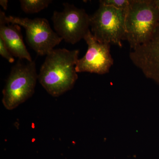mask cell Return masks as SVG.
<instances>
[{
	"mask_svg": "<svg viewBox=\"0 0 159 159\" xmlns=\"http://www.w3.org/2000/svg\"><path fill=\"white\" fill-rule=\"evenodd\" d=\"M79 51L54 49L47 55L38 80L51 96L57 97L70 90L78 78L76 70Z\"/></svg>",
	"mask_w": 159,
	"mask_h": 159,
	"instance_id": "obj_1",
	"label": "cell"
},
{
	"mask_svg": "<svg viewBox=\"0 0 159 159\" xmlns=\"http://www.w3.org/2000/svg\"><path fill=\"white\" fill-rule=\"evenodd\" d=\"M159 24L154 0H130L125 14V40L131 50L149 40Z\"/></svg>",
	"mask_w": 159,
	"mask_h": 159,
	"instance_id": "obj_2",
	"label": "cell"
},
{
	"mask_svg": "<svg viewBox=\"0 0 159 159\" xmlns=\"http://www.w3.org/2000/svg\"><path fill=\"white\" fill-rule=\"evenodd\" d=\"M38 77L35 61L25 64L19 61L11 69L3 90L2 102L5 108L12 110L31 98Z\"/></svg>",
	"mask_w": 159,
	"mask_h": 159,
	"instance_id": "obj_3",
	"label": "cell"
},
{
	"mask_svg": "<svg viewBox=\"0 0 159 159\" xmlns=\"http://www.w3.org/2000/svg\"><path fill=\"white\" fill-rule=\"evenodd\" d=\"M126 10L99 4L90 16L91 31L95 39L99 42L122 47V41L125 40Z\"/></svg>",
	"mask_w": 159,
	"mask_h": 159,
	"instance_id": "obj_4",
	"label": "cell"
},
{
	"mask_svg": "<svg viewBox=\"0 0 159 159\" xmlns=\"http://www.w3.org/2000/svg\"><path fill=\"white\" fill-rule=\"evenodd\" d=\"M6 20L9 23L25 28L29 46L40 56L48 55L63 40L51 29L48 21L45 18L31 19L9 16H6Z\"/></svg>",
	"mask_w": 159,
	"mask_h": 159,
	"instance_id": "obj_5",
	"label": "cell"
},
{
	"mask_svg": "<svg viewBox=\"0 0 159 159\" xmlns=\"http://www.w3.org/2000/svg\"><path fill=\"white\" fill-rule=\"evenodd\" d=\"M63 10L54 11L52 17L55 32L72 44L84 39L89 29L90 16L84 9L64 3Z\"/></svg>",
	"mask_w": 159,
	"mask_h": 159,
	"instance_id": "obj_6",
	"label": "cell"
},
{
	"mask_svg": "<svg viewBox=\"0 0 159 159\" xmlns=\"http://www.w3.org/2000/svg\"><path fill=\"white\" fill-rule=\"evenodd\" d=\"M84 39L87 44L88 50L84 56L77 60L75 68L77 73L88 72L100 75L109 73L114 64L111 44L97 41L90 30Z\"/></svg>",
	"mask_w": 159,
	"mask_h": 159,
	"instance_id": "obj_7",
	"label": "cell"
},
{
	"mask_svg": "<svg viewBox=\"0 0 159 159\" xmlns=\"http://www.w3.org/2000/svg\"><path fill=\"white\" fill-rule=\"evenodd\" d=\"M129 57L145 77L159 84V24L149 40L131 51Z\"/></svg>",
	"mask_w": 159,
	"mask_h": 159,
	"instance_id": "obj_8",
	"label": "cell"
},
{
	"mask_svg": "<svg viewBox=\"0 0 159 159\" xmlns=\"http://www.w3.org/2000/svg\"><path fill=\"white\" fill-rule=\"evenodd\" d=\"M4 12H0V38L3 39L9 51L14 57L20 59L32 61L31 55L26 48L23 40L20 28L17 25L11 24L6 20Z\"/></svg>",
	"mask_w": 159,
	"mask_h": 159,
	"instance_id": "obj_9",
	"label": "cell"
},
{
	"mask_svg": "<svg viewBox=\"0 0 159 159\" xmlns=\"http://www.w3.org/2000/svg\"><path fill=\"white\" fill-rule=\"evenodd\" d=\"M21 8L25 13H38L46 9L52 2L51 0H20Z\"/></svg>",
	"mask_w": 159,
	"mask_h": 159,
	"instance_id": "obj_10",
	"label": "cell"
},
{
	"mask_svg": "<svg viewBox=\"0 0 159 159\" xmlns=\"http://www.w3.org/2000/svg\"><path fill=\"white\" fill-rule=\"evenodd\" d=\"M130 0H101L99 4L111 6L117 9L126 10L128 8Z\"/></svg>",
	"mask_w": 159,
	"mask_h": 159,
	"instance_id": "obj_11",
	"label": "cell"
},
{
	"mask_svg": "<svg viewBox=\"0 0 159 159\" xmlns=\"http://www.w3.org/2000/svg\"><path fill=\"white\" fill-rule=\"evenodd\" d=\"M0 54L2 57L8 60L9 62L12 63L14 62V56L9 51L1 38H0Z\"/></svg>",
	"mask_w": 159,
	"mask_h": 159,
	"instance_id": "obj_12",
	"label": "cell"
},
{
	"mask_svg": "<svg viewBox=\"0 0 159 159\" xmlns=\"http://www.w3.org/2000/svg\"><path fill=\"white\" fill-rule=\"evenodd\" d=\"M8 1L7 0H1L0 1V5L4 9V10H6L8 8Z\"/></svg>",
	"mask_w": 159,
	"mask_h": 159,
	"instance_id": "obj_13",
	"label": "cell"
},
{
	"mask_svg": "<svg viewBox=\"0 0 159 159\" xmlns=\"http://www.w3.org/2000/svg\"><path fill=\"white\" fill-rule=\"evenodd\" d=\"M154 2L156 5L157 8L158 9L159 12V0H154Z\"/></svg>",
	"mask_w": 159,
	"mask_h": 159,
	"instance_id": "obj_14",
	"label": "cell"
}]
</instances>
